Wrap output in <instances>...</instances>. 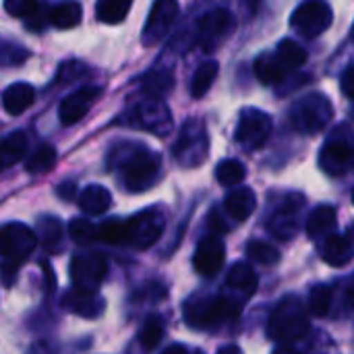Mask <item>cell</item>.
<instances>
[{"label":"cell","mask_w":354,"mask_h":354,"mask_svg":"<svg viewBox=\"0 0 354 354\" xmlns=\"http://www.w3.org/2000/svg\"><path fill=\"white\" fill-rule=\"evenodd\" d=\"M307 332H309V319H307L303 301L295 295L284 297L276 305L270 317L268 336L280 344H290V342L301 340Z\"/></svg>","instance_id":"1"},{"label":"cell","mask_w":354,"mask_h":354,"mask_svg":"<svg viewBox=\"0 0 354 354\" xmlns=\"http://www.w3.org/2000/svg\"><path fill=\"white\" fill-rule=\"evenodd\" d=\"M120 176L127 191H147L160 176V156L141 145H135L129 151V156L120 162Z\"/></svg>","instance_id":"2"},{"label":"cell","mask_w":354,"mask_h":354,"mask_svg":"<svg viewBox=\"0 0 354 354\" xmlns=\"http://www.w3.org/2000/svg\"><path fill=\"white\" fill-rule=\"evenodd\" d=\"M334 116L332 102L324 93H309L297 100L288 112L292 129L301 135H315L324 131Z\"/></svg>","instance_id":"3"},{"label":"cell","mask_w":354,"mask_h":354,"mask_svg":"<svg viewBox=\"0 0 354 354\" xmlns=\"http://www.w3.org/2000/svg\"><path fill=\"white\" fill-rule=\"evenodd\" d=\"M354 158V131L351 124H338L326 139L322 153H319V166L330 176H340L346 172L348 164Z\"/></svg>","instance_id":"4"},{"label":"cell","mask_w":354,"mask_h":354,"mask_svg":"<svg viewBox=\"0 0 354 354\" xmlns=\"http://www.w3.org/2000/svg\"><path fill=\"white\" fill-rule=\"evenodd\" d=\"M241 305L228 297H209L193 301L185 307L187 322L195 328H214L239 317Z\"/></svg>","instance_id":"5"},{"label":"cell","mask_w":354,"mask_h":354,"mask_svg":"<svg viewBox=\"0 0 354 354\" xmlns=\"http://www.w3.org/2000/svg\"><path fill=\"white\" fill-rule=\"evenodd\" d=\"M207 151H209V139H207L205 124L197 118L187 120L172 149L174 160L185 168H195L203 164V160L207 158Z\"/></svg>","instance_id":"6"},{"label":"cell","mask_w":354,"mask_h":354,"mask_svg":"<svg viewBox=\"0 0 354 354\" xmlns=\"http://www.w3.org/2000/svg\"><path fill=\"white\" fill-rule=\"evenodd\" d=\"M332 21H334V15H332V8L328 2L305 0L295 8V12L290 17V27L299 35L313 39V37L322 35L324 31H328Z\"/></svg>","instance_id":"7"},{"label":"cell","mask_w":354,"mask_h":354,"mask_svg":"<svg viewBox=\"0 0 354 354\" xmlns=\"http://www.w3.org/2000/svg\"><path fill=\"white\" fill-rule=\"evenodd\" d=\"M270 133H272V118L257 108H245L239 116L234 139L241 147L255 151L266 145Z\"/></svg>","instance_id":"8"},{"label":"cell","mask_w":354,"mask_h":354,"mask_svg":"<svg viewBox=\"0 0 354 354\" xmlns=\"http://www.w3.org/2000/svg\"><path fill=\"white\" fill-rule=\"evenodd\" d=\"M127 224V243L137 249H149L164 232V214L160 209H143Z\"/></svg>","instance_id":"9"},{"label":"cell","mask_w":354,"mask_h":354,"mask_svg":"<svg viewBox=\"0 0 354 354\" xmlns=\"http://www.w3.org/2000/svg\"><path fill=\"white\" fill-rule=\"evenodd\" d=\"M37 236L25 224H6L0 226V255L6 261L23 263L35 249Z\"/></svg>","instance_id":"10"},{"label":"cell","mask_w":354,"mask_h":354,"mask_svg":"<svg viewBox=\"0 0 354 354\" xmlns=\"http://www.w3.org/2000/svg\"><path fill=\"white\" fill-rule=\"evenodd\" d=\"M234 17L226 8H216L203 15L197 23V39L205 52H214L234 29Z\"/></svg>","instance_id":"11"},{"label":"cell","mask_w":354,"mask_h":354,"mask_svg":"<svg viewBox=\"0 0 354 354\" xmlns=\"http://www.w3.org/2000/svg\"><path fill=\"white\" fill-rule=\"evenodd\" d=\"M108 276V259L100 253L77 255L71 261V282L73 288L97 290Z\"/></svg>","instance_id":"12"},{"label":"cell","mask_w":354,"mask_h":354,"mask_svg":"<svg viewBox=\"0 0 354 354\" xmlns=\"http://www.w3.org/2000/svg\"><path fill=\"white\" fill-rule=\"evenodd\" d=\"M178 10L180 8H178L176 0H156L151 10H149L147 23L143 27V44L145 46L158 44L174 25Z\"/></svg>","instance_id":"13"},{"label":"cell","mask_w":354,"mask_h":354,"mask_svg":"<svg viewBox=\"0 0 354 354\" xmlns=\"http://www.w3.org/2000/svg\"><path fill=\"white\" fill-rule=\"evenodd\" d=\"M224 259H226V247H224L222 239L216 234H209L199 241L195 255H193V266L199 276L214 278L222 270Z\"/></svg>","instance_id":"14"},{"label":"cell","mask_w":354,"mask_h":354,"mask_svg":"<svg viewBox=\"0 0 354 354\" xmlns=\"http://www.w3.org/2000/svg\"><path fill=\"white\" fill-rule=\"evenodd\" d=\"M133 118H135V124L156 135H168V131L172 129L170 110L166 108L162 100H156V97H147L141 104H137Z\"/></svg>","instance_id":"15"},{"label":"cell","mask_w":354,"mask_h":354,"mask_svg":"<svg viewBox=\"0 0 354 354\" xmlns=\"http://www.w3.org/2000/svg\"><path fill=\"white\" fill-rule=\"evenodd\" d=\"M97 97H100V89L97 87H83V89L71 93L68 97H64L60 102V108H58L60 122L66 124V127L79 122L89 112V108L93 106V102Z\"/></svg>","instance_id":"16"},{"label":"cell","mask_w":354,"mask_h":354,"mask_svg":"<svg viewBox=\"0 0 354 354\" xmlns=\"http://www.w3.org/2000/svg\"><path fill=\"white\" fill-rule=\"evenodd\" d=\"M64 307L85 319H95L104 313V299L97 297L93 290H83V288H73L64 295Z\"/></svg>","instance_id":"17"},{"label":"cell","mask_w":354,"mask_h":354,"mask_svg":"<svg viewBox=\"0 0 354 354\" xmlns=\"http://www.w3.org/2000/svg\"><path fill=\"white\" fill-rule=\"evenodd\" d=\"M295 197H297V195L288 197V201H286L284 205H280V209L272 216V220H270V224H268V230H270L276 239H280V241H288V239H292V236L299 232L297 212L301 209L303 199L299 197L297 203H292Z\"/></svg>","instance_id":"18"},{"label":"cell","mask_w":354,"mask_h":354,"mask_svg":"<svg viewBox=\"0 0 354 354\" xmlns=\"http://www.w3.org/2000/svg\"><path fill=\"white\" fill-rule=\"evenodd\" d=\"M35 102V89L29 83H12L2 93V106L10 116L23 114Z\"/></svg>","instance_id":"19"},{"label":"cell","mask_w":354,"mask_h":354,"mask_svg":"<svg viewBox=\"0 0 354 354\" xmlns=\"http://www.w3.org/2000/svg\"><path fill=\"white\" fill-rule=\"evenodd\" d=\"M110 205H112V195L102 185H89L79 195V207L87 216H102L110 209Z\"/></svg>","instance_id":"20"},{"label":"cell","mask_w":354,"mask_h":354,"mask_svg":"<svg viewBox=\"0 0 354 354\" xmlns=\"http://www.w3.org/2000/svg\"><path fill=\"white\" fill-rule=\"evenodd\" d=\"M354 247L351 239L342 234H332L324 243V261L332 268H344L353 261Z\"/></svg>","instance_id":"21"},{"label":"cell","mask_w":354,"mask_h":354,"mask_svg":"<svg viewBox=\"0 0 354 354\" xmlns=\"http://www.w3.org/2000/svg\"><path fill=\"white\" fill-rule=\"evenodd\" d=\"M224 207L236 222H245L255 212V193L247 187L234 189L226 195Z\"/></svg>","instance_id":"22"},{"label":"cell","mask_w":354,"mask_h":354,"mask_svg":"<svg viewBox=\"0 0 354 354\" xmlns=\"http://www.w3.org/2000/svg\"><path fill=\"white\" fill-rule=\"evenodd\" d=\"M81 15H83V10H81L79 2L64 0L48 10V23L58 29H73L81 23Z\"/></svg>","instance_id":"23"},{"label":"cell","mask_w":354,"mask_h":354,"mask_svg":"<svg viewBox=\"0 0 354 354\" xmlns=\"http://www.w3.org/2000/svg\"><path fill=\"white\" fill-rule=\"evenodd\" d=\"M27 151V137L25 133L17 131L8 137L0 139V172L15 166Z\"/></svg>","instance_id":"24"},{"label":"cell","mask_w":354,"mask_h":354,"mask_svg":"<svg viewBox=\"0 0 354 354\" xmlns=\"http://www.w3.org/2000/svg\"><path fill=\"white\" fill-rule=\"evenodd\" d=\"M253 71H255V77L263 83V85H278L282 83V79L286 77V68L278 62L276 54H261L255 64H253Z\"/></svg>","instance_id":"25"},{"label":"cell","mask_w":354,"mask_h":354,"mask_svg":"<svg viewBox=\"0 0 354 354\" xmlns=\"http://www.w3.org/2000/svg\"><path fill=\"white\" fill-rule=\"evenodd\" d=\"M62 234H64V230H62V224H60L58 218H54V216H41L37 220V232H35V236L44 245L46 251H58L60 245H62Z\"/></svg>","instance_id":"26"},{"label":"cell","mask_w":354,"mask_h":354,"mask_svg":"<svg viewBox=\"0 0 354 354\" xmlns=\"http://www.w3.org/2000/svg\"><path fill=\"white\" fill-rule=\"evenodd\" d=\"M334 226H336V209L332 205H319L307 218V234L313 239L328 234Z\"/></svg>","instance_id":"27"},{"label":"cell","mask_w":354,"mask_h":354,"mask_svg":"<svg viewBox=\"0 0 354 354\" xmlns=\"http://www.w3.org/2000/svg\"><path fill=\"white\" fill-rule=\"evenodd\" d=\"M226 284H228L230 288L241 290V292H245L247 297H251V295L257 290L259 280H257L255 272L251 270V266H247V263H236V266L230 268L228 278H226Z\"/></svg>","instance_id":"28"},{"label":"cell","mask_w":354,"mask_h":354,"mask_svg":"<svg viewBox=\"0 0 354 354\" xmlns=\"http://www.w3.org/2000/svg\"><path fill=\"white\" fill-rule=\"evenodd\" d=\"M276 58L286 71H297L307 62V50L292 39H282L276 48Z\"/></svg>","instance_id":"29"},{"label":"cell","mask_w":354,"mask_h":354,"mask_svg":"<svg viewBox=\"0 0 354 354\" xmlns=\"http://www.w3.org/2000/svg\"><path fill=\"white\" fill-rule=\"evenodd\" d=\"M174 87V77L168 71H153L141 79V89L147 97L160 100L162 95L170 93Z\"/></svg>","instance_id":"30"},{"label":"cell","mask_w":354,"mask_h":354,"mask_svg":"<svg viewBox=\"0 0 354 354\" xmlns=\"http://www.w3.org/2000/svg\"><path fill=\"white\" fill-rule=\"evenodd\" d=\"M218 71H220V66H218L216 60H207V62L199 64V68L195 71L193 81H191V95L193 97H203L212 89V85H214V81L218 77Z\"/></svg>","instance_id":"31"},{"label":"cell","mask_w":354,"mask_h":354,"mask_svg":"<svg viewBox=\"0 0 354 354\" xmlns=\"http://www.w3.org/2000/svg\"><path fill=\"white\" fill-rule=\"evenodd\" d=\"M133 6V0H97L95 15L102 23L114 25L120 23Z\"/></svg>","instance_id":"32"},{"label":"cell","mask_w":354,"mask_h":354,"mask_svg":"<svg viewBox=\"0 0 354 354\" xmlns=\"http://www.w3.org/2000/svg\"><path fill=\"white\" fill-rule=\"evenodd\" d=\"M54 164H56V149L44 143L25 160V170L29 174H46L54 168Z\"/></svg>","instance_id":"33"},{"label":"cell","mask_w":354,"mask_h":354,"mask_svg":"<svg viewBox=\"0 0 354 354\" xmlns=\"http://www.w3.org/2000/svg\"><path fill=\"white\" fill-rule=\"evenodd\" d=\"M247 168L239 160H224L216 168V178L222 187H236L245 180Z\"/></svg>","instance_id":"34"},{"label":"cell","mask_w":354,"mask_h":354,"mask_svg":"<svg viewBox=\"0 0 354 354\" xmlns=\"http://www.w3.org/2000/svg\"><path fill=\"white\" fill-rule=\"evenodd\" d=\"M97 241L106 245H124L127 243V224L122 220H106L97 226Z\"/></svg>","instance_id":"35"},{"label":"cell","mask_w":354,"mask_h":354,"mask_svg":"<svg viewBox=\"0 0 354 354\" xmlns=\"http://www.w3.org/2000/svg\"><path fill=\"white\" fill-rule=\"evenodd\" d=\"M164 338V324L158 315H149L139 332V342L145 351H153Z\"/></svg>","instance_id":"36"},{"label":"cell","mask_w":354,"mask_h":354,"mask_svg":"<svg viewBox=\"0 0 354 354\" xmlns=\"http://www.w3.org/2000/svg\"><path fill=\"white\" fill-rule=\"evenodd\" d=\"M247 255L251 261H255L259 266H274L280 261V251L274 245L263 243V241H251L247 245Z\"/></svg>","instance_id":"37"},{"label":"cell","mask_w":354,"mask_h":354,"mask_svg":"<svg viewBox=\"0 0 354 354\" xmlns=\"http://www.w3.org/2000/svg\"><path fill=\"white\" fill-rule=\"evenodd\" d=\"M309 311L315 317H326L330 313L332 307V288L326 284H317L311 292H309V303H307Z\"/></svg>","instance_id":"38"},{"label":"cell","mask_w":354,"mask_h":354,"mask_svg":"<svg viewBox=\"0 0 354 354\" xmlns=\"http://www.w3.org/2000/svg\"><path fill=\"white\" fill-rule=\"evenodd\" d=\"M68 236L77 245H91L93 241H97V226H93L85 218H73L68 224Z\"/></svg>","instance_id":"39"},{"label":"cell","mask_w":354,"mask_h":354,"mask_svg":"<svg viewBox=\"0 0 354 354\" xmlns=\"http://www.w3.org/2000/svg\"><path fill=\"white\" fill-rule=\"evenodd\" d=\"M4 10L10 17L29 21L33 15H37L41 10V6H39L37 0H4Z\"/></svg>","instance_id":"40"},{"label":"cell","mask_w":354,"mask_h":354,"mask_svg":"<svg viewBox=\"0 0 354 354\" xmlns=\"http://www.w3.org/2000/svg\"><path fill=\"white\" fill-rule=\"evenodd\" d=\"M87 73V66L81 64V62H64L60 68H58V75H56V81L58 83H73L75 79L83 77Z\"/></svg>","instance_id":"41"},{"label":"cell","mask_w":354,"mask_h":354,"mask_svg":"<svg viewBox=\"0 0 354 354\" xmlns=\"http://www.w3.org/2000/svg\"><path fill=\"white\" fill-rule=\"evenodd\" d=\"M19 266H21V263H15V261H4V263L0 266V280H2L4 286H12V284H15Z\"/></svg>","instance_id":"42"},{"label":"cell","mask_w":354,"mask_h":354,"mask_svg":"<svg viewBox=\"0 0 354 354\" xmlns=\"http://www.w3.org/2000/svg\"><path fill=\"white\" fill-rule=\"evenodd\" d=\"M340 87H342V93L348 97V100H354V66H348L340 79Z\"/></svg>","instance_id":"43"},{"label":"cell","mask_w":354,"mask_h":354,"mask_svg":"<svg viewBox=\"0 0 354 354\" xmlns=\"http://www.w3.org/2000/svg\"><path fill=\"white\" fill-rule=\"evenodd\" d=\"M56 195L60 197V199H64V201H71L73 197H75V183H60L58 185V189H56Z\"/></svg>","instance_id":"44"},{"label":"cell","mask_w":354,"mask_h":354,"mask_svg":"<svg viewBox=\"0 0 354 354\" xmlns=\"http://www.w3.org/2000/svg\"><path fill=\"white\" fill-rule=\"evenodd\" d=\"M218 354H243V351L236 346V344H228V346H224V348H220Z\"/></svg>","instance_id":"45"},{"label":"cell","mask_w":354,"mask_h":354,"mask_svg":"<svg viewBox=\"0 0 354 354\" xmlns=\"http://www.w3.org/2000/svg\"><path fill=\"white\" fill-rule=\"evenodd\" d=\"M164 354H187V348H185V346H180V344H174V346L166 348Z\"/></svg>","instance_id":"46"},{"label":"cell","mask_w":354,"mask_h":354,"mask_svg":"<svg viewBox=\"0 0 354 354\" xmlns=\"http://www.w3.org/2000/svg\"><path fill=\"white\" fill-rule=\"evenodd\" d=\"M274 354H301L299 351H295V348H290V346H280V348H276Z\"/></svg>","instance_id":"47"},{"label":"cell","mask_w":354,"mask_h":354,"mask_svg":"<svg viewBox=\"0 0 354 354\" xmlns=\"http://www.w3.org/2000/svg\"><path fill=\"white\" fill-rule=\"evenodd\" d=\"M348 297H351V301H354V280L353 284H351V288H348Z\"/></svg>","instance_id":"48"},{"label":"cell","mask_w":354,"mask_h":354,"mask_svg":"<svg viewBox=\"0 0 354 354\" xmlns=\"http://www.w3.org/2000/svg\"><path fill=\"white\" fill-rule=\"evenodd\" d=\"M351 39L354 41V25H353V31H351Z\"/></svg>","instance_id":"49"},{"label":"cell","mask_w":354,"mask_h":354,"mask_svg":"<svg viewBox=\"0 0 354 354\" xmlns=\"http://www.w3.org/2000/svg\"><path fill=\"white\" fill-rule=\"evenodd\" d=\"M353 203H354V191H353Z\"/></svg>","instance_id":"50"},{"label":"cell","mask_w":354,"mask_h":354,"mask_svg":"<svg viewBox=\"0 0 354 354\" xmlns=\"http://www.w3.org/2000/svg\"><path fill=\"white\" fill-rule=\"evenodd\" d=\"M197 354H199V353H197Z\"/></svg>","instance_id":"51"}]
</instances>
